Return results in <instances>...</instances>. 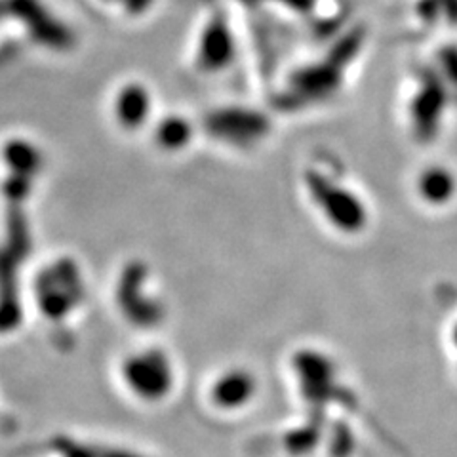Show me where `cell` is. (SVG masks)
<instances>
[{
    "label": "cell",
    "mask_w": 457,
    "mask_h": 457,
    "mask_svg": "<svg viewBox=\"0 0 457 457\" xmlns=\"http://www.w3.org/2000/svg\"><path fill=\"white\" fill-rule=\"evenodd\" d=\"M455 189L453 174L442 164L425 166L416 178V193L421 203L431 208L446 206L453 198Z\"/></svg>",
    "instance_id": "8992f818"
},
{
    "label": "cell",
    "mask_w": 457,
    "mask_h": 457,
    "mask_svg": "<svg viewBox=\"0 0 457 457\" xmlns=\"http://www.w3.org/2000/svg\"><path fill=\"white\" fill-rule=\"evenodd\" d=\"M257 393V379L246 368H227L208 385V400L218 410L246 408Z\"/></svg>",
    "instance_id": "5b68a950"
},
{
    "label": "cell",
    "mask_w": 457,
    "mask_h": 457,
    "mask_svg": "<svg viewBox=\"0 0 457 457\" xmlns=\"http://www.w3.org/2000/svg\"><path fill=\"white\" fill-rule=\"evenodd\" d=\"M153 94L145 84H120L111 99V119L122 132L134 134L153 124Z\"/></svg>",
    "instance_id": "277c9868"
},
{
    "label": "cell",
    "mask_w": 457,
    "mask_h": 457,
    "mask_svg": "<svg viewBox=\"0 0 457 457\" xmlns=\"http://www.w3.org/2000/svg\"><path fill=\"white\" fill-rule=\"evenodd\" d=\"M237 54L235 33L221 10H210L198 23L193 46V65L200 73H220L233 63Z\"/></svg>",
    "instance_id": "3957f363"
},
{
    "label": "cell",
    "mask_w": 457,
    "mask_h": 457,
    "mask_svg": "<svg viewBox=\"0 0 457 457\" xmlns=\"http://www.w3.org/2000/svg\"><path fill=\"white\" fill-rule=\"evenodd\" d=\"M408 13L423 25L442 21V13L450 21H457V0H408Z\"/></svg>",
    "instance_id": "ba28073f"
},
{
    "label": "cell",
    "mask_w": 457,
    "mask_h": 457,
    "mask_svg": "<svg viewBox=\"0 0 457 457\" xmlns=\"http://www.w3.org/2000/svg\"><path fill=\"white\" fill-rule=\"evenodd\" d=\"M153 136L156 145L162 151L178 153L191 145L195 128L187 117H181V114H166V117L153 122Z\"/></svg>",
    "instance_id": "52a82bcc"
},
{
    "label": "cell",
    "mask_w": 457,
    "mask_h": 457,
    "mask_svg": "<svg viewBox=\"0 0 457 457\" xmlns=\"http://www.w3.org/2000/svg\"><path fill=\"white\" fill-rule=\"evenodd\" d=\"M328 179L324 174L311 176V195L312 203L322 210L326 221L334 225L341 233H359L368 220V208L362 203L361 195L353 189L343 187V181Z\"/></svg>",
    "instance_id": "7a4b0ae2"
},
{
    "label": "cell",
    "mask_w": 457,
    "mask_h": 457,
    "mask_svg": "<svg viewBox=\"0 0 457 457\" xmlns=\"http://www.w3.org/2000/svg\"><path fill=\"white\" fill-rule=\"evenodd\" d=\"M122 389L141 404H161L176 387V366L162 347H137L119 364Z\"/></svg>",
    "instance_id": "6da1fadb"
}]
</instances>
